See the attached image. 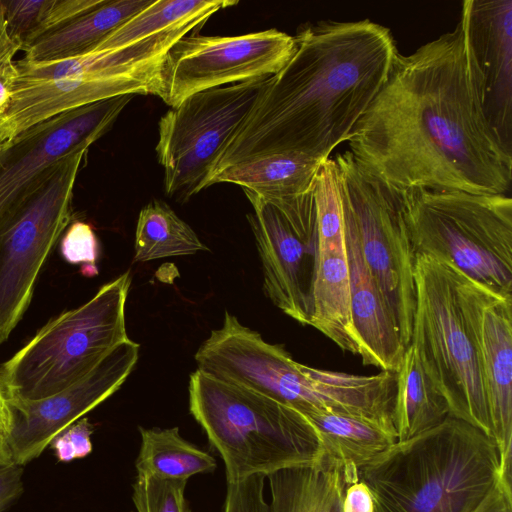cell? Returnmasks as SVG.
I'll return each mask as SVG.
<instances>
[{"mask_svg":"<svg viewBox=\"0 0 512 512\" xmlns=\"http://www.w3.org/2000/svg\"><path fill=\"white\" fill-rule=\"evenodd\" d=\"M348 152L397 195L416 189L509 195L512 153L491 126L467 23L409 55L352 130Z\"/></svg>","mask_w":512,"mask_h":512,"instance_id":"6da1fadb","label":"cell"},{"mask_svg":"<svg viewBox=\"0 0 512 512\" xmlns=\"http://www.w3.org/2000/svg\"><path fill=\"white\" fill-rule=\"evenodd\" d=\"M294 39L295 52L268 79L214 173L272 153L326 161L347 142L399 53L390 29L369 19L305 23Z\"/></svg>","mask_w":512,"mask_h":512,"instance_id":"7a4b0ae2","label":"cell"},{"mask_svg":"<svg viewBox=\"0 0 512 512\" xmlns=\"http://www.w3.org/2000/svg\"><path fill=\"white\" fill-rule=\"evenodd\" d=\"M494 439L448 416L392 446L358 469L374 512H473L497 483Z\"/></svg>","mask_w":512,"mask_h":512,"instance_id":"3957f363","label":"cell"},{"mask_svg":"<svg viewBox=\"0 0 512 512\" xmlns=\"http://www.w3.org/2000/svg\"><path fill=\"white\" fill-rule=\"evenodd\" d=\"M189 410L223 459L227 482L316 463L319 437L297 409L196 369Z\"/></svg>","mask_w":512,"mask_h":512,"instance_id":"277c9868","label":"cell"},{"mask_svg":"<svg viewBox=\"0 0 512 512\" xmlns=\"http://www.w3.org/2000/svg\"><path fill=\"white\" fill-rule=\"evenodd\" d=\"M399 197L416 255L448 263L496 294L512 295L510 195L416 189Z\"/></svg>","mask_w":512,"mask_h":512,"instance_id":"5b68a950","label":"cell"},{"mask_svg":"<svg viewBox=\"0 0 512 512\" xmlns=\"http://www.w3.org/2000/svg\"><path fill=\"white\" fill-rule=\"evenodd\" d=\"M130 286L131 275L126 271L83 305L43 326L0 367L8 400L35 401L68 388L128 339L125 305Z\"/></svg>","mask_w":512,"mask_h":512,"instance_id":"8992f818","label":"cell"},{"mask_svg":"<svg viewBox=\"0 0 512 512\" xmlns=\"http://www.w3.org/2000/svg\"><path fill=\"white\" fill-rule=\"evenodd\" d=\"M412 345L450 416L492 437L478 347L462 300L458 270L416 255Z\"/></svg>","mask_w":512,"mask_h":512,"instance_id":"52a82bcc","label":"cell"},{"mask_svg":"<svg viewBox=\"0 0 512 512\" xmlns=\"http://www.w3.org/2000/svg\"><path fill=\"white\" fill-rule=\"evenodd\" d=\"M269 78L195 93L160 118L155 149L169 197L185 202L209 187L221 156Z\"/></svg>","mask_w":512,"mask_h":512,"instance_id":"ba28073f","label":"cell"},{"mask_svg":"<svg viewBox=\"0 0 512 512\" xmlns=\"http://www.w3.org/2000/svg\"><path fill=\"white\" fill-rule=\"evenodd\" d=\"M333 159L342 209L407 347L415 311L416 254L400 197L366 174L348 151Z\"/></svg>","mask_w":512,"mask_h":512,"instance_id":"9c48e42d","label":"cell"},{"mask_svg":"<svg viewBox=\"0 0 512 512\" xmlns=\"http://www.w3.org/2000/svg\"><path fill=\"white\" fill-rule=\"evenodd\" d=\"M93 143L68 151L47 183L0 230V345L27 310L43 264L70 225L75 182Z\"/></svg>","mask_w":512,"mask_h":512,"instance_id":"30bf717a","label":"cell"},{"mask_svg":"<svg viewBox=\"0 0 512 512\" xmlns=\"http://www.w3.org/2000/svg\"><path fill=\"white\" fill-rule=\"evenodd\" d=\"M243 191L253 208L247 218L262 264L264 293L287 316L309 325L318 254L314 188L282 198Z\"/></svg>","mask_w":512,"mask_h":512,"instance_id":"8fae6325","label":"cell"},{"mask_svg":"<svg viewBox=\"0 0 512 512\" xmlns=\"http://www.w3.org/2000/svg\"><path fill=\"white\" fill-rule=\"evenodd\" d=\"M295 49L294 36L276 29L238 36L186 35L162 61L158 97L175 108L198 92L272 77Z\"/></svg>","mask_w":512,"mask_h":512,"instance_id":"7c38bea8","label":"cell"},{"mask_svg":"<svg viewBox=\"0 0 512 512\" xmlns=\"http://www.w3.org/2000/svg\"><path fill=\"white\" fill-rule=\"evenodd\" d=\"M133 95H123L63 114L27 132L1 154L0 230L38 193L62 157L85 141L96 142L114 124Z\"/></svg>","mask_w":512,"mask_h":512,"instance_id":"4fadbf2b","label":"cell"},{"mask_svg":"<svg viewBox=\"0 0 512 512\" xmlns=\"http://www.w3.org/2000/svg\"><path fill=\"white\" fill-rule=\"evenodd\" d=\"M161 65L131 71H92L52 80H5L9 98L0 111V155L30 130L84 106L123 95L158 96Z\"/></svg>","mask_w":512,"mask_h":512,"instance_id":"5bb4252c","label":"cell"},{"mask_svg":"<svg viewBox=\"0 0 512 512\" xmlns=\"http://www.w3.org/2000/svg\"><path fill=\"white\" fill-rule=\"evenodd\" d=\"M197 369L287 404L301 413L309 409L310 377L282 345L240 323L227 310L222 326L200 345Z\"/></svg>","mask_w":512,"mask_h":512,"instance_id":"9a60e30c","label":"cell"},{"mask_svg":"<svg viewBox=\"0 0 512 512\" xmlns=\"http://www.w3.org/2000/svg\"><path fill=\"white\" fill-rule=\"evenodd\" d=\"M139 349L128 338L68 388L40 400H8L11 428L6 442L12 461L23 466L37 458L60 432L113 395L133 371Z\"/></svg>","mask_w":512,"mask_h":512,"instance_id":"2e32d148","label":"cell"},{"mask_svg":"<svg viewBox=\"0 0 512 512\" xmlns=\"http://www.w3.org/2000/svg\"><path fill=\"white\" fill-rule=\"evenodd\" d=\"M458 280L478 347L500 478L511 482L512 295L496 294L459 270Z\"/></svg>","mask_w":512,"mask_h":512,"instance_id":"e0dca14e","label":"cell"},{"mask_svg":"<svg viewBox=\"0 0 512 512\" xmlns=\"http://www.w3.org/2000/svg\"><path fill=\"white\" fill-rule=\"evenodd\" d=\"M318 254L309 325L341 350L360 355L353 325L349 265L342 204L331 196L316 205Z\"/></svg>","mask_w":512,"mask_h":512,"instance_id":"ac0fdd59","label":"cell"},{"mask_svg":"<svg viewBox=\"0 0 512 512\" xmlns=\"http://www.w3.org/2000/svg\"><path fill=\"white\" fill-rule=\"evenodd\" d=\"M460 13L483 75L486 116L512 153V0H465Z\"/></svg>","mask_w":512,"mask_h":512,"instance_id":"d6986e66","label":"cell"},{"mask_svg":"<svg viewBox=\"0 0 512 512\" xmlns=\"http://www.w3.org/2000/svg\"><path fill=\"white\" fill-rule=\"evenodd\" d=\"M343 210V209H342ZM351 312L364 365L396 372L406 346L394 317L364 260L357 233L343 211Z\"/></svg>","mask_w":512,"mask_h":512,"instance_id":"ffe728a7","label":"cell"},{"mask_svg":"<svg viewBox=\"0 0 512 512\" xmlns=\"http://www.w3.org/2000/svg\"><path fill=\"white\" fill-rule=\"evenodd\" d=\"M206 21L173 27L128 45L113 49L92 48L73 57L46 61L13 62L7 80L41 81L92 72L131 71L160 64L170 48L189 32L199 30Z\"/></svg>","mask_w":512,"mask_h":512,"instance_id":"44dd1931","label":"cell"},{"mask_svg":"<svg viewBox=\"0 0 512 512\" xmlns=\"http://www.w3.org/2000/svg\"><path fill=\"white\" fill-rule=\"evenodd\" d=\"M270 512H342L346 486L359 478L358 468L321 456L311 465L268 475Z\"/></svg>","mask_w":512,"mask_h":512,"instance_id":"7402d4cb","label":"cell"},{"mask_svg":"<svg viewBox=\"0 0 512 512\" xmlns=\"http://www.w3.org/2000/svg\"><path fill=\"white\" fill-rule=\"evenodd\" d=\"M325 161L297 153H272L215 172L209 186L232 183L266 198L296 196L312 190Z\"/></svg>","mask_w":512,"mask_h":512,"instance_id":"603a6c76","label":"cell"},{"mask_svg":"<svg viewBox=\"0 0 512 512\" xmlns=\"http://www.w3.org/2000/svg\"><path fill=\"white\" fill-rule=\"evenodd\" d=\"M153 0H105L68 25L25 45L23 60L46 62L88 51Z\"/></svg>","mask_w":512,"mask_h":512,"instance_id":"cb8c5ba5","label":"cell"},{"mask_svg":"<svg viewBox=\"0 0 512 512\" xmlns=\"http://www.w3.org/2000/svg\"><path fill=\"white\" fill-rule=\"evenodd\" d=\"M392 416L397 441L425 432L450 416L447 400L431 381L410 344L395 372Z\"/></svg>","mask_w":512,"mask_h":512,"instance_id":"d4e9b609","label":"cell"},{"mask_svg":"<svg viewBox=\"0 0 512 512\" xmlns=\"http://www.w3.org/2000/svg\"><path fill=\"white\" fill-rule=\"evenodd\" d=\"M319 437L322 455L358 469L397 441V434L373 420L333 411L304 414Z\"/></svg>","mask_w":512,"mask_h":512,"instance_id":"484cf974","label":"cell"},{"mask_svg":"<svg viewBox=\"0 0 512 512\" xmlns=\"http://www.w3.org/2000/svg\"><path fill=\"white\" fill-rule=\"evenodd\" d=\"M136 460L137 474L162 479L188 480L196 474L211 473L216 460L181 437L178 427L143 428Z\"/></svg>","mask_w":512,"mask_h":512,"instance_id":"4316f807","label":"cell"},{"mask_svg":"<svg viewBox=\"0 0 512 512\" xmlns=\"http://www.w3.org/2000/svg\"><path fill=\"white\" fill-rule=\"evenodd\" d=\"M134 250L136 262L210 251L195 231L165 202L159 200L141 209Z\"/></svg>","mask_w":512,"mask_h":512,"instance_id":"83f0119b","label":"cell"},{"mask_svg":"<svg viewBox=\"0 0 512 512\" xmlns=\"http://www.w3.org/2000/svg\"><path fill=\"white\" fill-rule=\"evenodd\" d=\"M237 4L231 0H153L92 48L125 46L173 27L207 21L217 11Z\"/></svg>","mask_w":512,"mask_h":512,"instance_id":"f1b7e54d","label":"cell"},{"mask_svg":"<svg viewBox=\"0 0 512 512\" xmlns=\"http://www.w3.org/2000/svg\"><path fill=\"white\" fill-rule=\"evenodd\" d=\"M187 481L137 474L132 493L135 512H190L184 494Z\"/></svg>","mask_w":512,"mask_h":512,"instance_id":"f546056e","label":"cell"},{"mask_svg":"<svg viewBox=\"0 0 512 512\" xmlns=\"http://www.w3.org/2000/svg\"><path fill=\"white\" fill-rule=\"evenodd\" d=\"M60 251L64 260L70 264H80L81 272L85 276H94L98 273L97 259L99 256V242L93 228L86 222L75 221L65 230Z\"/></svg>","mask_w":512,"mask_h":512,"instance_id":"4dcf8cb0","label":"cell"},{"mask_svg":"<svg viewBox=\"0 0 512 512\" xmlns=\"http://www.w3.org/2000/svg\"><path fill=\"white\" fill-rule=\"evenodd\" d=\"M104 2L105 0H51L38 23L23 39L22 47L68 25Z\"/></svg>","mask_w":512,"mask_h":512,"instance_id":"1f68e13d","label":"cell"},{"mask_svg":"<svg viewBox=\"0 0 512 512\" xmlns=\"http://www.w3.org/2000/svg\"><path fill=\"white\" fill-rule=\"evenodd\" d=\"M265 479L266 476L257 474L227 482L224 512H270L264 497Z\"/></svg>","mask_w":512,"mask_h":512,"instance_id":"d6a6232c","label":"cell"},{"mask_svg":"<svg viewBox=\"0 0 512 512\" xmlns=\"http://www.w3.org/2000/svg\"><path fill=\"white\" fill-rule=\"evenodd\" d=\"M92 425L87 418H80L62 432L50 443L59 461L69 462L83 458L92 451Z\"/></svg>","mask_w":512,"mask_h":512,"instance_id":"836d02e7","label":"cell"},{"mask_svg":"<svg viewBox=\"0 0 512 512\" xmlns=\"http://www.w3.org/2000/svg\"><path fill=\"white\" fill-rule=\"evenodd\" d=\"M51 0L3 1L8 31L12 38L23 45V39L38 23Z\"/></svg>","mask_w":512,"mask_h":512,"instance_id":"e575fe53","label":"cell"},{"mask_svg":"<svg viewBox=\"0 0 512 512\" xmlns=\"http://www.w3.org/2000/svg\"><path fill=\"white\" fill-rule=\"evenodd\" d=\"M23 466L14 462L0 465V512L23 492Z\"/></svg>","mask_w":512,"mask_h":512,"instance_id":"d590c367","label":"cell"},{"mask_svg":"<svg viewBox=\"0 0 512 512\" xmlns=\"http://www.w3.org/2000/svg\"><path fill=\"white\" fill-rule=\"evenodd\" d=\"M342 512H374L372 494L361 479H355L346 486Z\"/></svg>","mask_w":512,"mask_h":512,"instance_id":"8d00e7d4","label":"cell"},{"mask_svg":"<svg viewBox=\"0 0 512 512\" xmlns=\"http://www.w3.org/2000/svg\"><path fill=\"white\" fill-rule=\"evenodd\" d=\"M473 512H512L511 483L499 477L493 489Z\"/></svg>","mask_w":512,"mask_h":512,"instance_id":"74e56055","label":"cell"},{"mask_svg":"<svg viewBox=\"0 0 512 512\" xmlns=\"http://www.w3.org/2000/svg\"><path fill=\"white\" fill-rule=\"evenodd\" d=\"M19 49H22V43L11 37L3 1H0V76L3 78L10 71L14 62L12 58Z\"/></svg>","mask_w":512,"mask_h":512,"instance_id":"f35d334b","label":"cell"},{"mask_svg":"<svg viewBox=\"0 0 512 512\" xmlns=\"http://www.w3.org/2000/svg\"><path fill=\"white\" fill-rule=\"evenodd\" d=\"M11 428V409L0 382V439L7 441Z\"/></svg>","mask_w":512,"mask_h":512,"instance_id":"ab89813d","label":"cell"},{"mask_svg":"<svg viewBox=\"0 0 512 512\" xmlns=\"http://www.w3.org/2000/svg\"><path fill=\"white\" fill-rule=\"evenodd\" d=\"M13 462L7 446V442L0 439V465L8 464Z\"/></svg>","mask_w":512,"mask_h":512,"instance_id":"60d3db41","label":"cell"},{"mask_svg":"<svg viewBox=\"0 0 512 512\" xmlns=\"http://www.w3.org/2000/svg\"><path fill=\"white\" fill-rule=\"evenodd\" d=\"M9 98V88L2 76H0V111L4 108Z\"/></svg>","mask_w":512,"mask_h":512,"instance_id":"b9f144b4","label":"cell"},{"mask_svg":"<svg viewBox=\"0 0 512 512\" xmlns=\"http://www.w3.org/2000/svg\"><path fill=\"white\" fill-rule=\"evenodd\" d=\"M0 161H1V155H0Z\"/></svg>","mask_w":512,"mask_h":512,"instance_id":"7bdbcfd3","label":"cell"}]
</instances>
